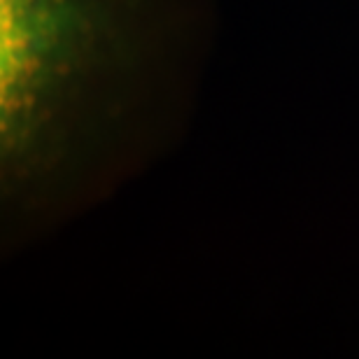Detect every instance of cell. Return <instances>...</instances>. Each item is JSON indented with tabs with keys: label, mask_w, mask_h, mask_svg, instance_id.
Here are the masks:
<instances>
[{
	"label": "cell",
	"mask_w": 359,
	"mask_h": 359,
	"mask_svg": "<svg viewBox=\"0 0 359 359\" xmlns=\"http://www.w3.org/2000/svg\"><path fill=\"white\" fill-rule=\"evenodd\" d=\"M212 38V0H0L5 257L180 145Z\"/></svg>",
	"instance_id": "6da1fadb"
}]
</instances>
